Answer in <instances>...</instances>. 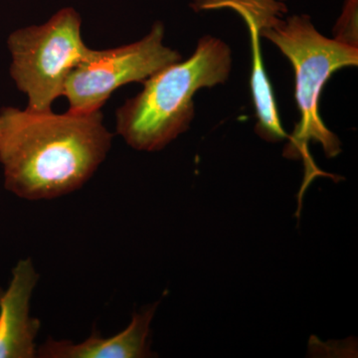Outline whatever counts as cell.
<instances>
[{
	"label": "cell",
	"mask_w": 358,
	"mask_h": 358,
	"mask_svg": "<svg viewBox=\"0 0 358 358\" xmlns=\"http://www.w3.org/2000/svg\"><path fill=\"white\" fill-rule=\"evenodd\" d=\"M1 126H2V120H1V114H0V134H1Z\"/></svg>",
	"instance_id": "8"
},
{
	"label": "cell",
	"mask_w": 358,
	"mask_h": 358,
	"mask_svg": "<svg viewBox=\"0 0 358 358\" xmlns=\"http://www.w3.org/2000/svg\"><path fill=\"white\" fill-rule=\"evenodd\" d=\"M157 305L150 306L140 313H134L131 322L121 333L110 336L93 334L76 343L68 339L49 338L38 346L37 357L40 358H147L155 357L150 350V324Z\"/></svg>",
	"instance_id": "7"
},
{
	"label": "cell",
	"mask_w": 358,
	"mask_h": 358,
	"mask_svg": "<svg viewBox=\"0 0 358 358\" xmlns=\"http://www.w3.org/2000/svg\"><path fill=\"white\" fill-rule=\"evenodd\" d=\"M81 27L80 14L66 7L43 24L20 28L9 34V73L27 96L26 109L51 110L55 100L63 96L72 70L96 57L99 50L85 44Z\"/></svg>",
	"instance_id": "4"
},
{
	"label": "cell",
	"mask_w": 358,
	"mask_h": 358,
	"mask_svg": "<svg viewBox=\"0 0 358 358\" xmlns=\"http://www.w3.org/2000/svg\"><path fill=\"white\" fill-rule=\"evenodd\" d=\"M284 13H268L260 24L261 37L274 43L293 65L300 120L285 155L308 157V143L317 141L329 157L341 152L338 136L324 126L319 114L322 89L336 71L358 64L357 46L320 34L308 15L281 20Z\"/></svg>",
	"instance_id": "3"
},
{
	"label": "cell",
	"mask_w": 358,
	"mask_h": 358,
	"mask_svg": "<svg viewBox=\"0 0 358 358\" xmlns=\"http://www.w3.org/2000/svg\"><path fill=\"white\" fill-rule=\"evenodd\" d=\"M0 114L4 187L22 199L51 200L76 192L112 148L101 110L56 114L6 107Z\"/></svg>",
	"instance_id": "1"
},
{
	"label": "cell",
	"mask_w": 358,
	"mask_h": 358,
	"mask_svg": "<svg viewBox=\"0 0 358 358\" xmlns=\"http://www.w3.org/2000/svg\"><path fill=\"white\" fill-rule=\"evenodd\" d=\"M38 280L31 259H21L8 287L0 289V358L37 357L41 324L30 315V301Z\"/></svg>",
	"instance_id": "6"
},
{
	"label": "cell",
	"mask_w": 358,
	"mask_h": 358,
	"mask_svg": "<svg viewBox=\"0 0 358 358\" xmlns=\"http://www.w3.org/2000/svg\"><path fill=\"white\" fill-rule=\"evenodd\" d=\"M232 67L229 46L204 36L187 60L178 61L143 82L138 95L115 112V129L129 147L157 152L189 129L199 90L227 81Z\"/></svg>",
	"instance_id": "2"
},
{
	"label": "cell",
	"mask_w": 358,
	"mask_h": 358,
	"mask_svg": "<svg viewBox=\"0 0 358 358\" xmlns=\"http://www.w3.org/2000/svg\"><path fill=\"white\" fill-rule=\"evenodd\" d=\"M164 26L155 22L143 38L115 48L99 50L93 60L81 63L70 73L63 96L70 112L101 110L115 90L143 83L166 66L182 60L180 54L164 44Z\"/></svg>",
	"instance_id": "5"
}]
</instances>
